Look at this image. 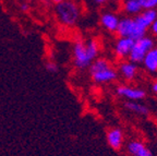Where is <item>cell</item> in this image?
<instances>
[{
	"label": "cell",
	"instance_id": "cell-15",
	"mask_svg": "<svg viewBox=\"0 0 157 156\" xmlns=\"http://www.w3.org/2000/svg\"><path fill=\"white\" fill-rule=\"evenodd\" d=\"M44 68L48 73H58L59 66L56 61L52 59H47L44 62Z\"/></svg>",
	"mask_w": 157,
	"mask_h": 156
},
{
	"label": "cell",
	"instance_id": "cell-10",
	"mask_svg": "<svg viewBox=\"0 0 157 156\" xmlns=\"http://www.w3.org/2000/svg\"><path fill=\"white\" fill-rule=\"evenodd\" d=\"M133 24H134V20L132 17L123 18L119 21L116 33L119 37H130L133 29Z\"/></svg>",
	"mask_w": 157,
	"mask_h": 156
},
{
	"label": "cell",
	"instance_id": "cell-3",
	"mask_svg": "<svg viewBox=\"0 0 157 156\" xmlns=\"http://www.w3.org/2000/svg\"><path fill=\"white\" fill-rule=\"evenodd\" d=\"M90 76L93 82L97 84H106L115 81L118 76L117 71L110 66L109 61L105 58H96L88 67Z\"/></svg>",
	"mask_w": 157,
	"mask_h": 156
},
{
	"label": "cell",
	"instance_id": "cell-17",
	"mask_svg": "<svg viewBox=\"0 0 157 156\" xmlns=\"http://www.w3.org/2000/svg\"><path fill=\"white\" fill-rule=\"evenodd\" d=\"M150 29H151V32L153 33V35H155V36H157V19L155 20V21L152 23V24H151Z\"/></svg>",
	"mask_w": 157,
	"mask_h": 156
},
{
	"label": "cell",
	"instance_id": "cell-5",
	"mask_svg": "<svg viewBox=\"0 0 157 156\" xmlns=\"http://www.w3.org/2000/svg\"><path fill=\"white\" fill-rule=\"evenodd\" d=\"M117 94L121 97L132 102H140L146 97V92L142 88H133V86L119 85L117 88Z\"/></svg>",
	"mask_w": 157,
	"mask_h": 156
},
{
	"label": "cell",
	"instance_id": "cell-22",
	"mask_svg": "<svg viewBox=\"0 0 157 156\" xmlns=\"http://www.w3.org/2000/svg\"><path fill=\"white\" fill-rule=\"evenodd\" d=\"M39 1H40V2H47L48 0H39Z\"/></svg>",
	"mask_w": 157,
	"mask_h": 156
},
{
	"label": "cell",
	"instance_id": "cell-4",
	"mask_svg": "<svg viewBox=\"0 0 157 156\" xmlns=\"http://www.w3.org/2000/svg\"><path fill=\"white\" fill-rule=\"evenodd\" d=\"M154 39L152 37L144 36L140 39H136L133 43V46L131 48L130 54H129V60L133 64H141L143 61V58L145 57V55L154 48Z\"/></svg>",
	"mask_w": 157,
	"mask_h": 156
},
{
	"label": "cell",
	"instance_id": "cell-1",
	"mask_svg": "<svg viewBox=\"0 0 157 156\" xmlns=\"http://www.w3.org/2000/svg\"><path fill=\"white\" fill-rule=\"evenodd\" d=\"M99 53V45L95 39L86 41H78L72 47V64L78 70H84L91 66L97 58Z\"/></svg>",
	"mask_w": 157,
	"mask_h": 156
},
{
	"label": "cell",
	"instance_id": "cell-21",
	"mask_svg": "<svg viewBox=\"0 0 157 156\" xmlns=\"http://www.w3.org/2000/svg\"><path fill=\"white\" fill-rule=\"evenodd\" d=\"M50 1H52L54 5H57V3H60L61 1H63V0H50Z\"/></svg>",
	"mask_w": 157,
	"mask_h": 156
},
{
	"label": "cell",
	"instance_id": "cell-7",
	"mask_svg": "<svg viewBox=\"0 0 157 156\" xmlns=\"http://www.w3.org/2000/svg\"><path fill=\"white\" fill-rule=\"evenodd\" d=\"M134 41L130 37H119L115 45V53L119 58H124L130 54Z\"/></svg>",
	"mask_w": 157,
	"mask_h": 156
},
{
	"label": "cell",
	"instance_id": "cell-12",
	"mask_svg": "<svg viewBox=\"0 0 157 156\" xmlns=\"http://www.w3.org/2000/svg\"><path fill=\"white\" fill-rule=\"evenodd\" d=\"M142 64H144L145 69L151 73H156L157 72V54L155 48L151 49L145 57L143 58Z\"/></svg>",
	"mask_w": 157,
	"mask_h": 156
},
{
	"label": "cell",
	"instance_id": "cell-2",
	"mask_svg": "<svg viewBox=\"0 0 157 156\" xmlns=\"http://www.w3.org/2000/svg\"><path fill=\"white\" fill-rule=\"evenodd\" d=\"M55 15L59 23L63 26H73L81 17V9L73 0H63L55 7Z\"/></svg>",
	"mask_w": 157,
	"mask_h": 156
},
{
	"label": "cell",
	"instance_id": "cell-14",
	"mask_svg": "<svg viewBox=\"0 0 157 156\" xmlns=\"http://www.w3.org/2000/svg\"><path fill=\"white\" fill-rule=\"evenodd\" d=\"M123 10L129 15H137L143 11L139 0H125L123 2Z\"/></svg>",
	"mask_w": 157,
	"mask_h": 156
},
{
	"label": "cell",
	"instance_id": "cell-23",
	"mask_svg": "<svg viewBox=\"0 0 157 156\" xmlns=\"http://www.w3.org/2000/svg\"><path fill=\"white\" fill-rule=\"evenodd\" d=\"M25 1H26V2H29V1H32V0H25Z\"/></svg>",
	"mask_w": 157,
	"mask_h": 156
},
{
	"label": "cell",
	"instance_id": "cell-20",
	"mask_svg": "<svg viewBox=\"0 0 157 156\" xmlns=\"http://www.w3.org/2000/svg\"><path fill=\"white\" fill-rule=\"evenodd\" d=\"M96 3H99V5H101V3H106L107 1H109V0H94Z\"/></svg>",
	"mask_w": 157,
	"mask_h": 156
},
{
	"label": "cell",
	"instance_id": "cell-9",
	"mask_svg": "<svg viewBox=\"0 0 157 156\" xmlns=\"http://www.w3.org/2000/svg\"><path fill=\"white\" fill-rule=\"evenodd\" d=\"M119 17L113 12H104L101 17V24L109 32H116L119 24Z\"/></svg>",
	"mask_w": 157,
	"mask_h": 156
},
{
	"label": "cell",
	"instance_id": "cell-8",
	"mask_svg": "<svg viewBox=\"0 0 157 156\" xmlns=\"http://www.w3.org/2000/svg\"><path fill=\"white\" fill-rule=\"evenodd\" d=\"M127 151L131 156H153L152 151L143 142L137 141V140L128 143Z\"/></svg>",
	"mask_w": 157,
	"mask_h": 156
},
{
	"label": "cell",
	"instance_id": "cell-19",
	"mask_svg": "<svg viewBox=\"0 0 157 156\" xmlns=\"http://www.w3.org/2000/svg\"><path fill=\"white\" fill-rule=\"evenodd\" d=\"M152 91H153V93L157 94V81H155V82L152 84Z\"/></svg>",
	"mask_w": 157,
	"mask_h": 156
},
{
	"label": "cell",
	"instance_id": "cell-11",
	"mask_svg": "<svg viewBox=\"0 0 157 156\" xmlns=\"http://www.w3.org/2000/svg\"><path fill=\"white\" fill-rule=\"evenodd\" d=\"M119 72L127 81H132L137 74V67L131 61L122 62L119 67Z\"/></svg>",
	"mask_w": 157,
	"mask_h": 156
},
{
	"label": "cell",
	"instance_id": "cell-24",
	"mask_svg": "<svg viewBox=\"0 0 157 156\" xmlns=\"http://www.w3.org/2000/svg\"><path fill=\"white\" fill-rule=\"evenodd\" d=\"M155 50H156V54H157V48H155Z\"/></svg>",
	"mask_w": 157,
	"mask_h": 156
},
{
	"label": "cell",
	"instance_id": "cell-6",
	"mask_svg": "<svg viewBox=\"0 0 157 156\" xmlns=\"http://www.w3.org/2000/svg\"><path fill=\"white\" fill-rule=\"evenodd\" d=\"M106 140H107L108 145L115 151H120L122 147L123 140H124V135H123L122 130L119 128H113L109 129L106 134Z\"/></svg>",
	"mask_w": 157,
	"mask_h": 156
},
{
	"label": "cell",
	"instance_id": "cell-16",
	"mask_svg": "<svg viewBox=\"0 0 157 156\" xmlns=\"http://www.w3.org/2000/svg\"><path fill=\"white\" fill-rule=\"evenodd\" d=\"M142 6L143 10L146 9H156L157 8V0H139Z\"/></svg>",
	"mask_w": 157,
	"mask_h": 156
},
{
	"label": "cell",
	"instance_id": "cell-13",
	"mask_svg": "<svg viewBox=\"0 0 157 156\" xmlns=\"http://www.w3.org/2000/svg\"><path fill=\"white\" fill-rule=\"evenodd\" d=\"M124 108H127L128 110L137 114V115L142 116H147L150 114V109L147 108V106H145L144 104H141L140 102H132V100H128L124 104Z\"/></svg>",
	"mask_w": 157,
	"mask_h": 156
},
{
	"label": "cell",
	"instance_id": "cell-18",
	"mask_svg": "<svg viewBox=\"0 0 157 156\" xmlns=\"http://www.w3.org/2000/svg\"><path fill=\"white\" fill-rule=\"evenodd\" d=\"M20 8H21V10H22V11H24V12L29 11V5H27V2L22 3V5L20 6Z\"/></svg>",
	"mask_w": 157,
	"mask_h": 156
}]
</instances>
